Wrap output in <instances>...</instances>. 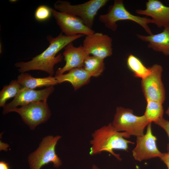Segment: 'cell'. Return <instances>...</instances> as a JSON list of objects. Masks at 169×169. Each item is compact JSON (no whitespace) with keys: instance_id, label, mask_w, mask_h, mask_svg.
I'll return each mask as SVG.
<instances>
[{"instance_id":"cell-1","label":"cell","mask_w":169,"mask_h":169,"mask_svg":"<svg viewBox=\"0 0 169 169\" xmlns=\"http://www.w3.org/2000/svg\"><path fill=\"white\" fill-rule=\"evenodd\" d=\"M79 34L69 37L60 33L58 36L53 38L50 35L47 37L49 45L40 54L33 57L28 62H20L15 64L19 72L24 73L31 70H40L45 71L52 76L54 73V65L62 60L61 54L56 56L57 53L69 44L84 36Z\"/></svg>"},{"instance_id":"cell-14","label":"cell","mask_w":169,"mask_h":169,"mask_svg":"<svg viewBox=\"0 0 169 169\" xmlns=\"http://www.w3.org/2000/svg\"><path fill=\"white\" fill-rule=\"evenodd\" d=\"M64 49L63 54L65 64L62 68L57 69L55 76L62 75L65 72L73 69L83 67L85 58L89 55L85 51L82 45L76 47L72 43L68 44Z\"/></svg>"},{"instance_id":"cell-2","label":"cell","mask_w":169,"mask_h":169,"mask_svg":"<svg viewBox=\"0 0 169 169\" xmlns=\"http://www.w3.org/2000/svg\"><path fill=\"white\" fill-rule=\"evenodd\" d=\"M91 136L92 139L90 142L91 146L89 152L90 155H95L103 151H107L119 161L122 160L120 154L115 153L113 150L127 151L129 144L134 143L125 139L130 138V136L125 132L116 131L111 123L95 130Z\"/></svg>"},{"instance_id":"cell-11","label":"cell","mask_w":169,"mask_h":169,"mask_svg":"<svg viewBox=\"0 0 169 169\" xmlns=\"http://www.w3.org/2000/svg\"><path fill=\"white\" fill-rule=\"evenodd\" d=\"M52 15L62 33L72 37L79 34L86 36L95 32L86 26L78 18L56 11L51 8Z\"/></svg>"},{"instance_id":"cell-7","label":"cell","mask_w":169,"mask_h":169,"mask_svg":"<svg viewBox=\"0 0 169 169\" xmlns=\"http://www.w3.org/2000/svg\"><path fill=\"white\" fill-rule=\"evenodd\" d=\"M12 112L18 113L31 130L47 121L51 115L47 101H43L30 103L20 108L17 107Z\"/></svg>"},{"instance_id":"cell-18","label":"cell","mask_w":169,"mask_h":169,"mask_svg":"<svg viewBox=\"0 0 169 169\" xmlns=\"http://www.w3.org/2000/svg\"><path fill=\"white\" fill-rule=\"evenodd\" d=\"M83 67L91 77H98L105 69L104 59L89 55L85 58Z\"/></svg>"},{"instance_id":"cell-25","label":"cell","mask_w":169,"mask_h":169,"mask_svg":"<svg viewBox=\"0 0 169 169\" xmlns=\"http://www.w3.org/2000/svg\"><path fill=\"white\" fill-rule=\"evenodd\" d=\"M9 147V145L7 143L2 142L0 141V151H8V148Z\"/></svg>"},{"instance_id":"cell-9","label":"cell","mask_w":169,"mask_h":169,"mask_svg":"<svg viewBox=\"0 0 169 169\" xmlns=\"http://www.w3.org/2000/svg\"><path fill=\"white\" fill-rule=\"evenodd\" d=\"M136 137V145L132 151L135 160L141 161L161 156L162 153L157 147V139L152 133L151 122L147 125L146 134Z\"/></svg>"},{"instance_id":"cell-29","label":"cell","mask_w":169,"mask_h":169,"mask_svg":"<svg viewBox=\"0 0 169 169\" xmlns=\"http://www.w3.org/2000/svg\"><path fill=\"white\" fill-rule=\"evenodd\" d=\"M168 169H169V168H168Z\"/></svg>"},{"instance_id":"cell-8","label":"cell","mask_w":169,"mask_h":169,"mask_svg":"<svg viewBox=\"0 0 169 169\" xmlns=\"http://www.w3.org/2000/svg\"><path fill=\"white\" fill-rule=\"evenodd\" d=\"M150 72L142 79V90L146 100H149L163 103L166 97L165 89L161 80L163 68L155 64L149 67Z\"/></svg>"},{"instance_id":"cell-19","label":"cell","mask_w":169,"mask_h":169,"mask_svg":"<svg viewBox=\"0 0 169 169\" xmlns=\"http://www.w3.org/2000/svg\"><path fill=\"white\" fill-rule=\"evenodd\" d=\"M146 101L147 105L144 115L150 122H156L163 117L162 103L149 100Z\"/></svg>"},{"instance_id":"cell-10","label":"cell","mask_w":169,"mask_h":169,"mask_svg":"<svg viewBox=\"0 0 169 169\" xmlns=\"http://www.w3.org/2000/svg\"><path fill=\"white\" fill-rule=\"evenodd\" d=\"M82 46L89 55L104 59L112 54V39L102 33L95 32L86 36Z\"/></svg>"},{"instance_id":"cell-26","label":"cell","mask_w":169,"mask_h":169,"mask_svg":"<svg viewBox=\"0 0 169 169\" xmlns=\"http://www.w3.org/2000/svg\"><path fill=\"white\" fill-rule=\"evenodd\" d=\"M0 169H9L8 163L3 161H0Z\"/></svg>"},{"instance_id":"cell-4","label":"cell","mask_w":169,"mask_h":169,"mask_svg":"<svg viewBox=\"0 0 169 169\" xmlns=\"http://www.w3.org/2000/svg\"><path fill=\"white\" fill-rule=\"evenodd\" d=\"M61 138L59 135H48L43 137L37 149L28 156L30 169H40L49 162L53 163L54 168L60 167L62 165V161L56 153L55 149Z\"/></svg>"},{"instance_id":"cell-6","label":"cell","mask_w":169,"mask_h":169,"mask_svg":"<svg viewBox=\"0 0 169 169\" xmlns=\"http://www.w3.org/2000/svg\"><path fill=\"white\" fill-rule=\"evenodd\" d=\"M149 123L144 115L136 116L132 110L119 106L116 108L111 124L117 131L137 137L144 134V129Z\"/></svg>"},{"instance_id":"cell-13","label":"cell","mask_w":169,"mask_h":169,"mask_svg":"<svg viewBox=\"0 0 169 169\" xmlns=\"http://www.w3.org/2000/svg\"><path fill=\"white\" fill-rule=\"evenodd\" d=\"M145 10L137 9L136 13L151 18L153 23L160 28L169 25V7L164 5L158 0H149Z\"/></svg>"},{"instance_id":"cell-12","label":"cell","mask_w":169,"mask_h":169,"mask_svg":"<svg viewBox=\"0 0 169 169\" xmlns=\"http://www.w3.org/2000/svg\"><path fill=\"white\" fill-rule=\"evenodd\" d=\"M54 90L53 86L40 90L22 87L14 99L3 107V114L5 115L12 112L18 106H23L36 101H47L48 97Z\"/></svg>"},{"instance_id":"cell-20","label":"cell","mask_w":169,"mask_h":169,"mask_svg":"<svg viewBox=\"0 0 169 169\" xmlns=\"http://www.w3.org/2000/svg\"><path fill=\"white\" fill-rule=\"evenodd\" d=\"M127 64L129 69L136 77L142 79L150 73L149 68H146L139 59L132 54L128 56Z\"/></svg>"},{"instance_id":"cell-28","label":"cell","mask_w":169,"mask_h":169,"mask_svg":"<svg viewBox=\"0 0 169 169\" xmlns=\"http://www.w3.org/2000/svg\"><path fill=\"white\" fill-rule=\"evenodd\" d=\"M166 113L167 115L169 116V106L168 107L166 110Z\"/></svg>"},{"instance_id":"cell-24","label":"cell","mask_w":169,"mask_h":169,"mask_svg":"<svg viewBox=\"0 0 169 169\" xmlns=\"http://www.w3.org/2000/svg\"><path fill=\"white\" fill-rule=\"evenodd\" d=\"M161 160L169 168V152L162 153L160 157Z\"/></svg>"},{"instance_id":"cell-16","label":"cell","mask_w":169,"mask_h":169,"mask_svg":"<svg viewBox=\"0 0 169 169\" xmlns=\"http://www.w3.org/2000/svg\"><path fill=\"white\" fill-rule=\"evenodd\" d=\"M69 71L66 74L55 77L58 83L66 81L70 82L75 90L88 83L91 77L83 67L73 69Z\"/></svg>"},{"instance_id":"cell-17","label":"cell","mask_w":169,"mask_h":169,"mask_svg":"<svg viewBox=\"0 0 169 169\" xmlns=\"http://www.w3.org/2000/svg\"><path fill=\"white\" fill-rule=\"evenodd\" d=\"M17 80L22 88L33 90L44 86H53L58 83L55 77L49 75L47 77L36 78L26 73H21Z\"/></svg>"},{"instance_id":"cell-27","label":"cell","mask_w":169,"mask_h":169,"mask_svg":"<svg viewBox=\"0 0 169 169\" xmlns=\"http://www.w3.org/2000/svg\"><path fill=\"white\" fill-rule=\"evenodd\" d=\"M92 169H100L95 165H93L92 166Z\"/></svg>"},{"instance_id":"cell-22","label":"cell","mask_w":169,"mask_h":169,"mask_svg":"<svg viewBox=\"0 0 169 169\" xmlns=\"http://www.w3.org/2000/svg\"><path fill=\"white\" fill-rule=\"evenodd\" d=\"M52 15L51 8L46 5H42L39 6L36 9L34 16L37 20L43 21L49 18Z\"/></svg>"},{"instance_id":"cell-15","label":"cell","mask_w":169,"mask_h":169,"mask_svg":"<svg viewBox=\"0 0 169 169\" xmlns=\"http://www.w3.org/2000/svg\"><path fill=\"white\" fill-rule=\"evenodd\" d=\"M164 28L162 32L157 34L144 36L137 34L136 36L141 40L148 42V48L169 56V25Z\"/></svg>"},{"instance_id":"cell-21","label":"cell","mask_w":169,"mask_h":169,"mask_svg":"<svg viewBox=\"0 0 169 169\" xmlns=\"http://www.w3.org/2000/svg\"><path fill=\"white\" fill-rule=\"evenodd\" d=\"M22 88L16 79L12 80L8 85H4L0 92V107H3L8 99L15 97Z\"/></svg>"},{"instance_id":"cell-5","label":"cell","mask_w":169,"mask_h":169,"mask_svg":"<svg viewBox=\"0 0 169 169\" xmlns=\"http://www.w3.org/2000/svg\"><path fill=\"white\" fill-rule=\"evenodd\" d=\"M99 20L106 28L113 31L117 29V22L131 20L141 25L150 35L152 34L148 26L149 23H153L152 19L131 14L125 8L122 0H115L113 4L109 6L107 13L100 15Z\"/></svg>"},{"instance_id":"cell-23","label":"cell","mask_w":169,"mask_h":169,"mask_svg":"<svg viewBox=\"0 0 169 169\" xmlns=\"http://www.w3.org/2000/svg\"><path fill=\"white\" fill-rule=\"evenodd\" d=\"M154 123L163 128L167 133L169 138L167 149V152H169V121L162 117Z\"/></svg>"},{"instance_id":"cell-3","label":"cell","mask_w":169,"mask_h":169,"mask_svg":"<svg viewBox=\"0 0 169 169\" xmlns=\"http://www.w3.org/2000/svg\"><path fill=\"white\" fill-rule=\"evenodd\" d=\"M108 1L90 0L83 3L72 5L68 1L59 0L54 3V7L57 11L78 18L86 26L92 29L98 11Z\"/></svg>"}]
</instances>
